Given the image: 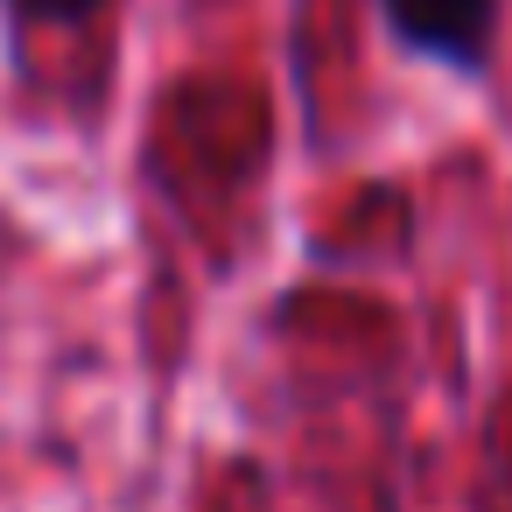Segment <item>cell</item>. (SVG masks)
Wrapping results in <instances>:
<instances>
[{"label":"cell","mask_w":512,"mask_h":512,"mask_svg":"<svg viewBox=\"0 0 512 512\" xmlns=\"http://www.w3.org/2000/svg\"><path fill=\"white\" fill-rule=\"evenodd\" d=\"M379 15L400 36V50L449 71H484L498 36V0H379Z\"/></svg>","instance_id":"cell-1"},{"label":"cell","mask_w":512,"mask_h":512,"mask_svg":"<svg viewBox=\"0 0 512 512\" xmlns=\"http://www.w3.org/2000/svg\"><path fill=\"white\" fill-rule=\"evenodd\" d=\"M15 8V22H57V29H71V22H85L99 0H8Z\"/></svg>","instance_id":"cell-2"}]
</instances>
